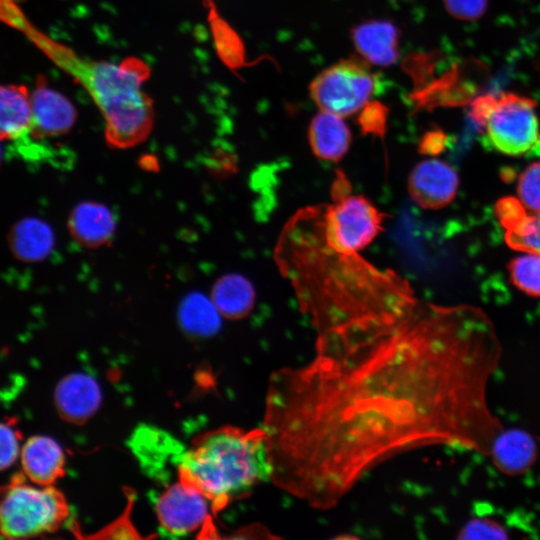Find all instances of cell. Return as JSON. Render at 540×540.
<instances>
[{
    "label": "cell",
    "mask_w": 540,
    "mask_h": 540,
    "mask_svg": "<svg viewBox=\"0 0 540 540\" xmlns=\"http://www.w3.org/2000/svg\"><path fill=\"white\" fill-rule=\"evenodd\" d=\"M501 357L482 309L419 302L387 332L273 372L262 425L271 482L326 510L402 453L447 446L488 455L504 429L488 402Z\"/></svg>",
    "instance_id": "obj_1"
},
{
    "label": "cell",
    "mask_w": 540,
    "mask_h": 540,
    "mask_svg": "<svg viewBox=\"0 0 540 540\" xmlns=\"http://www.w3.org/2000/svg\"><path fill=\"white\" fill-rule=\"evenodd\" d=\"M0 11L3 22L24 35L85 89L103 116L110 147L131 148L148 137L154 109L143 89L150 71L142 60L128 58L114 64L83 58L40 31L14 0H1Z\"/></svg>",
    "instance_id": "obj_2"
},
{
    "label": "cell",
    "mask_w": 540,
    "mask_h": 540,
    "mask_svg": "<svg viewBox=\"0 0 540 540\" xmlns=\"http://www.w3.org/2000/svg\"><path fill=\"white\" fill-rule=\"evenodd\" d=\"M179 478L196 486L218 511L271 481L273 465L263 428L223 427L201 436L176 457Z\"/></svg>",
    "instance_id": "obj_3"
},
{
    "label": "cell",
    "mask_w": 540,
    "mask_h": 540,
    "mask_svg": "<svg viewBox=\"0 0 540 540\" xmlns=\"http://www.w3.org/2000/svg\"><path fill=\"white\" fill-rule=\"evenodd\" d=\"M472 119L484 128L489 146L508 156H522L540 145L533 99L516 93L485 94L471 104Z\"/></svg>",
    "instance_id": "obj_4"
},
{
    "label": "cell",
    "mask_w": 540,
    "mask_h": 540,
    "mask_svg": "<svg viewBox=\"0 0 540 540\" xmlns=\"http://www.w3.org/2000/svg\"><path fill=\"white\" fill-rule=\"evenodd\" d=\"M69 508L54 487L12 481L2 494V536L8 539L34 537L57 530L67 520Z\"/></svg>",
    "instance_id": "obj_5"
},
{
    "label": "cell",
    "mask_w": 540,
    "mask_h": 540,
    "mask_svg": "<svg viewBox=\"0 0 540 540\" xmlns=\"http://www.w3.org/2000/svg\"><path fill=\"white\" fill-rule=\"evenodd\" d=\"M376 87L377 79L367 63L351 57L321 71L311 82L309 92L322 111L346 117L361 110Z\"/></svg>",
    "instance_id": "obj_6"
},
{
    "label": "cell",
    "mask_w": 540,
    "mask_h": 540,
    "mask_svg": "<svg viewBox=\"0 0 540 540\" xmlns=\"http://www.w3.org/2000/svg\"><path fill=\"white\" fill-rule=\"evenodd\" d=\"M383 218V213L364 196L344 194L323 215L324 241L337 253L356 254L376 238Z\"/></svg>",
    "instance_id": "obj_7"
},
{
    "label": "cell",
    "mask_w": 540,
    "mask_h": 540,
    "mask_svg": "<svg viewBox=\"0 0 540 540\" xmlns=\"http://www.w3.org/2000/svg\"><path fill=\"white\" fill-rule=\"evenodd\" d=\"M154 509L161 534L171 538L188 536L207 526L214 511L205 494L181 478L155 497Z\"/></svg>",
    "instance_id": "obj_8"
},
{
    "label": "cell",
    "mask_w": 540,
    "mask_h": 540,
    "mask_svg": "<svg viewBox=\"0 0 540 540\" xmlns=\"http://www.w3.org/2000/svg\"><path fill=\"white\" fill-rule=\"evenodd\" d=\"M459 178L446 162L427 159L419 162L408 176V192L424 209L438 210L450 204L457 195Z\"/></svg>",
    "instance_id": "obj_9"
},
{
    "label": "cell",
    "mask_w": 540,
    "mask_h": 540,
    "mask_svg": "<svg viewBox=\"0 0 540 540\" xmlns=\"http://www.w3.org/2000/svg\"><path fill=\"white\" fill-rule=\"evenodd\" d=\"M32 124L30 137L43 140L68 133L76 120L72 103L60 92L47 86L43 77H38L30 94Z\"/></svg>",
    "instance_id": "obj_10"
},
{
    "label": "cell",
    "mask_w": 540,
    "mask_h": 540,
    "mask_svg": "<svg viewBox=\"0 0 540 540\" xmlns=\"http://www.w3.org/2000/svg\"><path fill=\"white\" fill-rule=\"evenodd\" d=\"M55 404L64 420L83 423L92 417L102 401L99 383L84 372L68 374L56 386Z\"/></svg>",
    "instance_id": "obj_11"
},
{
    "label": "cell",
    "mask_w": 540,
    "mask_h": 540,
    "mask_svg": "<svg viewBox=\"0 0 540 540\" xmlns=\"http://www.w3.org/2000/svg\"><path fill=\"white\" fill-rule=\"evenodd\" d=\"M495 212L510 248L540 254V212L527 213L522 202L514 197L500 199Z\"/></svg>",
    "instance_id": "obj_12"
},
{
    "label": "cell",
    "mask_w": 540,
    "mask_h": 540,
    "mask_svg": "<svg viewBox=\"0 0 540 540\" xmlns=\"http://www.w3.org/2000/svg\"><path fill=\"white\" fill-rule=\"evenodd\" d=\"M20 460L24 475L33 484L49 486L64 474V452L48 436L30 437L21 448Z\"/></svg>",
    "instance_id": "obj_13"
},
{
    "label": "cell",
    "mask_w": 540,
    "mask_h": 540,
    "mask_svg": "<svg viewBox=\"0 0 540 540\" xmlns=\"http://www.w3.org/2000/svg\"><path fill=\"white\" fill-rule=\"evenodd\" d=\"M488 456L501 473L518 476L527 472L536 462L538 444L523 429H503L494 440Z\"/></svg>",
    "instance_id": "obj_14"
},
{
    "label": "cell",
    "mask_w": 540,
    "mask_h": 540,
    "mask_svg": "<svg viewBox=\"0 0 540 540\" xmlns=\"http://www.w3.org/2000/svg\"><path fill=\"white\" fill-rule=\"evenodd\" d=\"M352 41L369 63L390 66L399 57V30L390 21L370 20L352 29Z\"/></svg>",
    "instance_id": "obj_15"
},
{
    "label": "cell",
    "mask_w": 540,
    "mask_h": 540,
    "mask_svg": "<svg viewBox=\"0 0 540 540\" xmlns=\"http://www.w3.org/2000/svg\"><path fill=\"white\" fill-rule=\"evenodd\" d=\"M115 227L112 212L105 205L92 201L76 205L68 218L71 237L87 248H97L107 243Z\"/></svg>",
    "instance_id": "obj_16"
},
{
    "label": "cell",
    "mask_w": 540,
    "mask_h": 540,
    "mask_svg": "<svg viewBox=\"0 0 540 540\" xmlns=\"http://www.w3.org/2000/svg\"><path fill=\"white\" fill-rule=\"evenodd\" d=\"M308 141L315 156L338 161L349 150L352 136L343 117L321 110L310 122Z\"/></svg>",
    "instance_id": "obj_17"
},
{
    "label": "cell",
    "mask_w": 540,
    "mask_h": 540,
    "mask_svg": "<svg viewBox=\"0 0 540 540\" xmlns=\"http://www.w3.org/2000/svg\"><path fill=\"white\" fill-rule=\"evenodd\" d=\"M1 139L16 143L31 132L32 111L30 94L23 85H3L0 91Z\"/></svg>",
    "instance_id": "obj_18"
},
{
    "label": "cell",
    "mask_w": 540,
    "mask_h": 540,
    "mask_svg": "<svg viewBox=\"0 0 540 540\" xmlns=\"http://www.w3.org/2000/svg\"><path fill=\"white\" fill-rule=\"evenodd\" d=\"M210 298L222 317L238 320L246 317L254 308L256 291L247 277L230 273L216 280Z\"/></svg>",
    "instance_id": "obj_19"
},
{
    "label": "cell",
    "mask_w": 540,
    "mask_h": 540,
    "mask_svg": "<svg viewBox=\"0 0 540 540\" xmlns=\"http://www.w3.org/2000/svg\"><path fill=\"white\" fill-rule=\"evenodd\" d=\"M9 247L13 255L24 262L45 259L54 246V233L50 226L36 218L17 222L9 233Z\"/></svg>",
    "instance_id": "obj_20"
},
{
    "label": "cell",
    "mask_w": 540,
    "mask_h": 540,
    "mask_svg": "<svg viewBox=\"0 0 540 540\" xmlns=\"http://www.w3.org/2000/svg\"><path fill=\"white\" fill-rule=\"evenodd\" d=\"M221 317L211 298L197 292L188 294L178 309L179 325L195 338L214 336L221 327Z\"/></svg>",
    "instance_id": "obj_21"
},
{
    "label": "cell",
    "mask_w": 540,
    "mask_h": 540,
    "mask_svg": "<svg viewBox=\"0 0 540 540\" xmlns=\"http://www.w3.org/2000/svg\"><path fill=\"white\" fill-rule=\"evenodd\" d=\"M512 283L522 292L540 296V254L529 253L514 258L508 265Z\"/></svg>",
    "instance_id": "obj_22"
},
{
    "label": "cell",
    "mask_w": 540,
    "mask_h": 540,
    "mask_svg": "<svg viewBox=\"0 0 540 540\" xmlns=\"http://www.w3.org/2000/svg\"><path fill=\"white\" fill-rule=\"evenodd\" d=\"M517 192L526 209L540 212V161L530 164L519 175Z\"/></svg>",
    "instance_id": "obj_23"
},
{
    "label": "cell",
    "mask_w": 540,
    "mask_h": 540,
    "mask_svg": "<svg viewBox=\"0 0 540 540\" xmlns=\"http://www.w3.org/2000/svg\"><path fill=\"white\" fill-rule=\"evenodd\" d=\"M508 531L500 522L485 517L469 519L460 529L457 539H507Z\"/></svg>",
    "instance_id": "obj_24"
},
{
    "label": "cell",
    "mask_w": 540,
    "mask_h": 540,
    "mask_svg": "<svg viewBox=\"0 0 540 540\" xmlns=\"http://www.w3.org/2000/svg\"><path fill=\"white\" fill-rule=\"evenodd\" d=\"M388 109L378 101H369L358 118L362 132L382 137L386 131Z\"/></svg>",
    "instance_id": "obj_25"
},
{
    "label": "cell",
    "mask_w": 540,
    "mask_h": 540,
    "mask_svg": "<svg viewBox=\"0 0 540 540\" xmlns=\"http://www.w3.org/2000/svg\"><path fill=\"white\" fill-rule=\"evenodd\" d=\"M447 12L462 21H474L483 16L488 0H443Z\"/></svg>",
    "instance_id": "obj_26"
},
{
    "label": "cell",
    "mask_w": 540,
    "mask_h": 540,
    "mask_svg": "<svg viewBox=\"0 0 540 540\" xmlns=\"http://www.w3.org/2000/svg\"><path fill=\"white\" fill-rule=\"evenodd\" d=\"M1 440V469L9 468L20 456L21 448L19 442V434L17 430L10 424L3 422L0 429Z\"/></svg>",
    "instance_id": "obj_27"
},
{
    "label": "cell",
    "mask_w": 540,
    "mask_h": 540,
    "mask_svg": "<svg viewBox=\"0 0 540 540\" xmlns=\"http://www.w3.org/2000/svg\"><path fill=\"white\" fill-rule=\"evenodd\" d=\"M539 444H540V438H539Z\"/></svg>",
    "instance_id": "obj_28"
}]
</instances>
